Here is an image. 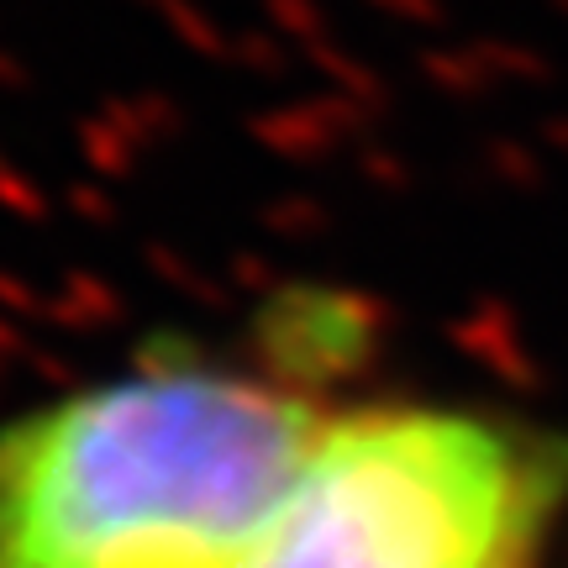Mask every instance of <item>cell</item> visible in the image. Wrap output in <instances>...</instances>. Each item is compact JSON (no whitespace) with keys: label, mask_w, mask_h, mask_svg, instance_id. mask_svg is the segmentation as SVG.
<instances>
[{"label":"cell","mask_w":568,"mask_h":568,"mask_svg":"<svg viewBox=\"0 0 568 568\" xmlns=\"http://www.w3.org/2000/svg\"><path fill=\"white\" fill-rule=\"evenodd\" d=\"M322 410L216 368L74 389L0 426V568H247Z\"/></svg>","instance_id":"6da1fadb"},{"label":"cell","mask_w":568,"mask_h":568,"mask_svg":"<svg viewBox=\"0 0 568 568\" xmlns=\"http://www.w3.org/2000/svg\"><path fill=\"white\" fill-rule=\"evenodd\" d=\"M564 464L464 410L326 422L247 568H527Z\"/></svg>","instance_id":"7a4b0ae2"}]
</instances>
